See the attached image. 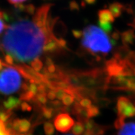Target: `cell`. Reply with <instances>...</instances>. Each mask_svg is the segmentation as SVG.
Returning <instances> with one entry per match:
<instances>
[{
    "label": "cell",
    "mask_w": 135,
    "mask_h": 135,
    "mask_svg": "<svg viewBox=\"0 0 135 135\" xmlns=\"http://www.w3.org/2000/svg\"><path fill=\"white\" fill-rule=\"evenodd\" d=\"M36 96L33 93H31L30 91L28 90L25 91L24 93L21 94V100H26V101H30L34 99Z\"/></svg>",
    "instance_id": "20"
},
{
    "label": "cell",
    "mask_w": 135,
    "mask_h": 135,
    "mask_svg": "<svg viewBox=\"0 0 135 135\" xmlns=\"http://www.w3.org/2000/svg\"><path fill=\"white\" fill-rule=\"evenodd\" d=\"M118 135H135V123H124L123 127L119 129Z\"/></svg>",
    "instance_id": "11"
},
{
    "label": "cell",
    "mask_w": 135,
    "mask_h": 135,
    "mask_svg": "<svg viewBox=\"0 0 135 135\" xmlns=\"http://www.w3.org/2000/svg\"><path fill=\"white\" fill-rule=\"evenodd\" d=\"M72 33L73 36L77 39H80L83 36V31L81 30H73L72 31Z\"/></svg>",
    "instance_id": "30"
},
{
    "label": "cell",
    "mask_w": 135,
    "mask_h": 135,
    "mask_svg": "<svg viewBox=\"0 0 135 135\" xmlns=\"http://www.w3.org/2000/svg\"><path fill=\"white\" fill-rule=\"evenodd\" d=\"M111 38L113 39L116 41H118L121 38V33L118 30H116L115 31H114L111 35Z\"/></svg>",
    "instance_id": "28"
},
{
    "label": "cell",
    "mask_w": 135,
    "mask_h": 135,
    "mask_svg": "<svg viewBox=\"0 0 135 135\" xmlns=\"http://www.w3.org/2000/svg\"><path fill=\"white\" fill-rule=\"evenodd\" d=\"M47 98L50 99V100H55L56 98V94L55 92L53 89H51V90L49 91L48 93L46 94Z\"/></svg>",
    "instance_id": "32"
},
{
    "label": "cell",
    "mask_w": 135,
    "mask_h": 135,
    "mask_svg": "<svg viewBox=\"0 0 135 135\" xmlns=\"http://www.w3.org/2000/svg\"><path fill=\"white\" fill-rule=\"evenodd\" d=\"M99 21L104 22H109L113 23L115 20V18L111 13V11L108 9H103L99 10L98 12Z\"/></svg>",
    "instance_id": "10"
},
{
    "label": "cell",
    "mask_w": 135,
    "mask_h": 135,
    "mask_svg": "<svg viewBox=\"0 0 135 135\" xmlns=\"http://www.w3.org/2000/svg\"><path fill=\"white\" fill-rule=\"evenodd\" d=\"M84 4H87L89 5L94 4V3L97 2V0H83Z\"/></svg>",
    "instance_id": "35"
},
{
    "label": "cell",
    "mask_w": 135,
    "mask_h": 135,
    "mask_svg": "<svg viewBox=\"0 0 135 135\" xmlns=\"http://www.w3.org/2000/svg\"><path fill=\"white\" fill-rule=\"evenodd\" d=\"M44 129L46 135H53L55 133V128L51 123L46 122L44 125Z\"/></svg>",
    "instance_id": "18"
},
{
    "label": "cell",
    "mask_w": 135,
    "mask_h": 135,
    "mask_svg": "<svg viewBox=\"0 0 135 135\" xmlns=\"http://www.w3.org/2000/svg\"><path fill=\"white\" fill-rule=\"evenodd\" d=\"M5 65V64L4 63H3L2 61H1V60H0V71H1V70H2L3 67Z\"/></svg>",
    "instance_id": "38"
},
{
    "label": "cell",
    "mask_w": 135,
    "mask_h": 135,
    "mask_svg": "<svg viewBox=\"0 0 135 135\" xmlns=\"http://www.w3.org/2000/svg\"><path fill=\"white\" fill-rule=\"evenodd\" d=\"M0 71V93L10 94L16 92L21 84V75L14 66H9Z\"/></svg>",
    "instance_id": "3"
},
{
    "label": "cell",
    "mask_w": 135,
    "mask_h": 135,
    "mask_svg": "<svg viewBox=\"0 0 135 135\" xmlns=\"http://www.w3.org/2000/svg\"><path fill=\"white\" fill-rule=\"evenodd\" d=\"M0 135H11L4 127V123L0 120Z\"/></svg>",
    "instance_id": "26"
},
{
    "label": "cell",
    "mask_w": 135,
    "mask_h": 135,
    "mask_svg": "<svg viewBox=\"0 0 135 135\" xmlns=\"http://www.w3.org/2000/svg\"><path fill=\"white\" fill-rule=\"evenodd\" d=\"M20 102H21L20 99L16 98L15 97H11L7 100L4 101V106L8 110H11V109H14L17 106L20 105Z\"/></svg>",
    "instance_id": "12"
},
{
    "label": "cell",
    "mask_w": 135,
    "mask_h": 135,
    "mask_svg": "<svg viewBox=\"0 0 135 135\" xmlns=\"http://www.w3.org/2000/svg\"><path fill=\"white\" fill-rule=\"evenodd\" d=\"M52 29H43L33 21L21 20L8 27L1 40L7 55L20 62H31L38 58L50 38Z\"/></svg>",
    "instance_id": "1"
},
{
    "label": "cell",
    "mask_w": 135,
    "mask_h": 135,
    "mask_svg": "<svg viewBox=\"0 0 135 135\" xmlns=\"http://www.w3.org/2000/svg\"><path fill=\"white\" fill-rule=\"evenodd\" d=\"M84 131V126L81 122H76L72 128V132L75 135H81Z\"/></svg>",
    "instance_id": "14"
},
{
    "label": "cell",
    "mask_w": 135,
    "mask_h": 135,
    "mask_svg": "<svg viewBox=\"0 0 135 135\" xmlns=\"http://www.w3.org/2000/svg\"><path fill=\"white\" fill-rule=\"evenodd\" d=\"M109 9L114 18H119L125 9V6L118 2H114L109 5Z\"/></svg>",
    "instance_id": "9"
},
{
    "label": "cell",
    "mask_w": 135,
    "mask_h": 135,
    "mask_svg": "<svg viewBox=\"0 0 135 135\" xmlns=\"http://www.w3.org/2000/svg\"><path fill=\"white\" fill-rule=\"evenodd\" d=\"M56 94V98H57L59 100H61L63 98L65 97V95L66 93L65 89H61V88H57L54 89Z\"/></svg>",
    "instance_id": "21"
},
{
    "label": "cell",
    "mask_w": 135,
    "mask_h": 135,
    "mask_svg": "<svg viewBox=\"0 0 135 135\" xmlns=\"http://www.w3.org/2000/svg\"><path fill=\"white\" fill-rule=\"evenodd\" d=\"M83 135H94V134L91 130H86L85 132L83 133Z\"/></svg>",
    "instance_id": "37"
},
{
    "label": "cell",
    "mask_w": 135,
    "mask_h": 135,
    "mask_svg": "<svg viewBox=\"0 0 135 135\" xmlns=\"http://www.w3.org/2000/svg\"><path fill=\"white\" fill-rule=\"evenodd\" d=\"M118 115L120 117L132 118L135 116V106L130 99L124 97H120L118 98L116 103Z\"/></svg>",
    "instance_id": "4"
},
{
    "label": "cell",
    "mask_w": 135,
    "mask_h": 135,
    "mask_svg": "<svg viewBox=\"0 0 135 135\" xmlns=\"http://www.w3.org/2000/svg\"><path fill=\"white\" fill-rule=\"evenodd\" d=\"M109 40H110V43H111V46H116V45H117V43H118V41H116V40H113V39L112 38H109Z\"/></svg>",
    "instance_id": "36"
},
{
    "label": "cell",
    "mask_w": 135,
    "mask_h": 135,
    "mask_svg": "<svg viewBox=\"0 0 135 135\" xmlns=\"http://www.w3.org/2000/svg\"><path fill=\"white\" fill-rule=\"evenodd\" d=\"M81 45L93 56L100 53L106 55L112 49L109 38L102 30L94 25H89L83 31Z\"/></svg>",
    "instance_id": "2"
},
{
    "label": "cell",
    "mask_w": 135,
    "mask_h": 135,
    "mask_svg": "<svg viewBox=\"0 0 135 135\" xmlns=\"http://www.w3.org/2000/svg\"><path fill=\"white\" fill-rule=\"evenodd\" d=\"M87 114L89 119L91 118L96 117L99 114V109L97 106L92 104L90 107L86 109Z\"/></svg>",
    "instance_id": "15"
},
{
    "label": "cell",
    "mask_w": 135,
    "mask_h": 135,
    "mask_svg": "<svg viewBox=\"0 0 135 135\" xmlns=\"http://www.w3.org/2000/svg\"><path fill=\"white\" fill-rule=\"evenodd\" d=\"M43 115L45 116V118H50L53 115V110L50 108H43Z\"/></svg>",
    "instance_id": "24"
},
{
    "label": "cell",
    "mask_w": 135,
    "mask_h": 135,
    "mask_svg": "<svg viewBox=\"0 0 135 135\" xmlns=\"http://www.w3.org/2000/svg\"><path fill=\"white\" fill-rule=\"evenodd\" d=\"M78 103L82 108L85 109H88L92 105V101L91 99L88 98H83L80 101H79Z\"/></svg>",
    "instance_id": "19"
},
{
    "label": "cell",
    "mask_w": 135,
    "mask_h": 135,
    "mask_svg": "<svg viewBox=\"0 0 135 135\" xmlns=\"http://www.w3.org/2000/svg\"><path fill=\"white\" fill-rule=\"evenodd\" d=\"M21 109L23 111H31V107L30 106L29 104H28L26 102H24L23 103L21 104Z\"/></svg>",
    "instance_id": "33"
},
{
    "label": "cell",
    "mask_w": 135,
    "mask_h": 135,
    "mask_svg": "<svg viewBox=\"0 0 135 135\" xmlns=\"http://www.w3.org/2000/svg\"><path fill=\"white\" fill-rule=\"evenodd\" d=\"M10 116V114L8 112H3L1 111L0 112V120L1 121H5L9 118Z\"/></svg>",
    "instance_id": "27"
},
{
    "label": "cell",
    "mask_w": 135,
    "mask_h": 135,
    "mask_svg": "<svg viewBox=\"0 0 135 135\" xmlns=\"http://www.w3.org/2000/svg\"><path fill=\"white\" fill-rule=\"evenodd\" d=\"M31 67L34 70H35L37 72H39L43 69V63L41 60H39V58H37L31 62Z\"/></svg>",
    "instance_id": "16"
},
{
    "label": "cell",
    "mask_w": 135,
    "mask_h": 135,
    "mask_svg": "<svg viewBox=\"0 0 135 135\" xmlns=\"http://www.w3.org/2000/svg\"><path fill=\"white\" fill-rule=\"evenodd\" d=\"M133 51L129 50V47L125 46H121L118 47L114 50L113 53V58L118 60L126 61L132 55Z\"/></svg>",
    "instance_id": "6"
},
{
    "label": "cell",
    "mask_w": 135,
    "mask_h": 135,
    "mask_svg": "<svg viewBox=\"0 0 135 135\" xmlns=\"http://www.w3.org/2000/svg\"><path fill=\"white\" fill-rule=\"evenodd\" d=\"M124 118L120 116H118L117 119L114 121V125L116 129H120L124 124Z\"/></svg>",
    "instance_id": "22"
},
{
    "label": "cell",
    "mask_w": 135,
    "mask_h": 135,
    "mask_svg": "<svg viewBox=\"0 0 135 135\" xmlns=\"http://www.w3.org/2000/svg\"><path fill=\"white\" fill-rule=\"evenodd\" d=\"M98 25H99L100 29H101L105 33L106 35H110L113 30V26L111 25V23L109 22H104L99 21L98 22Z\"/></svg>",
    "instance_id": "13"
},
{
    "label": "cell",
    "mask_w": 135,
    "mask_h": 135,
    "mask_svg": "<svg viewBox=\"0 0 135 135\" xmlns=\"http://www.w3.org/2000/svg\"><path fill=\"white\" fill-rule=\"evenodd\" d=\"M10 3L13 4H18L19 3H21L24 1H26V0H8Z\"/></svg>",
    "instance_id": "34"
},
{
    "label": "cell",
    "mask_w": 135,
    "mask_h": 135,
    "mask_svg": "<svg viewBox=\"0 0 135 135\" xmlns=\"http://www.w3.org/2000/svg\"><path fill=\"white\" fill-rule=\"evenodd\" d=\"M70 7L71 10H76V11H78L80 9V6H79V4H78L76 1H71L70 3Z\"/></svg>",
    "instance_id": "29"
},
{
    "label": "cell",
    "mask_w": 135,
    "mask_h": 135,
    "mask_svg": "<svg viewBox=\"0 0 135 135\" xmlns=\"http://www.w3.org/2000/svg\"><path fill=\"white\" fill-rule=\"evenodd\" d=\"M36 99V101H38L39 104H45V103L47 102V97L46 94H37L35 97Z\"/></svg>",
    "instance_id": "23"
},
{
    "label": "cell",
    "mask_w": 135,
    "mask_h": 135,
    "mask_svg": "<svg viewBox=\"0 0 135 135\" xmlns=\"http://www.w3.org/2000/svg\"><path fill=\"white\" fill-rule=\"evenodd\" d=\"M13 128L15 131L20 133H26L30 129V123L26 119H16L13 123Z\"/></svg>",
    "instance_id": "8"
},
{
    "label": "cell",
    "mask_w": 135,
    "mask_h": 135,
    "mask_svg": "<svg viewBox=\"0 0 135 135\" xmlns=\"http://www.w3.org/2000/svg\"><path fill=\"white\" fill-rule=\"evenodd\" d=\"M55 128L60 132H68L75 124L73 119L67 113H62L56 117L54 121Z\"/></svg>",
    "instance_id": "5"
},
{
    "label": "cell",
    "mask_w": 135,
    "mask_h": 135,
    "mask_svg": "<svg viewBox=\"0 0 135 135\" xmlns=\"http://www.w3.org/2000/svg\"><path fill=\"white\" fill-rule=\"evenodd\" d=\"M121 40L123 46L129 47L135 41V32L134 30H128L121 33Z\"/></svg>",
    "instance_id": "7"
},
{
    "label": "cell",
    "mask_w": 135,
    "mask_h": 135,
    "mask_svg": "<svg viewBox=\"0 0 135 135\" xmlns=\"http://www.w3.org/2000/svg\"><path fill=\"white\" fill-rule=\"evenodd\" d=\"M4 15L2 11H0V34L2 33L3 30L6 28V25L3 20V18H4Z\"/></svg>",
    "instance_id": "25"
},
{
    "label": "cell",
    "mask_w": 135,
    "mask_h": 135,
    "mask_svg": "<svg viewBox=\"0 0 135 135\" xmlns=\"http://www.w3.org/2000/svg\"><path fill=\"white\" fill-rule=\"evenodd\" d=\"M5 61L7 63L8 65L13 66L14 64V58L9 55H6L5 56Z\"/></svg>",
    "instance_id": "31"
},
{
    "label": "cell",
    "mask_w": 135,
    "mask_h": 135,
    "mask_svg": "<svg viewBox=\"0 0 135 135\" xmlns=\"http://www.w3.org/2000/svg\"><path fill=\"white\" fill-rule=\"evenodd\" d=\"M75 99V98L73 95H71V94H66L65 97L63 98V99H62L61 100L64 105L70 106L74 102Z\"/></svg>",
    "instance_id": "17"
}]
</instances>
